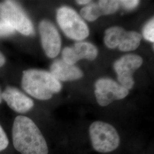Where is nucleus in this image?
Returning <instances> with one entry per match:
<instances>
[{
    "label": "nucleus",
    "instance_id": "nucleus-9",
    "mask_svg": "<svg viewBox=\"0 0 154 154\" xmlns=\"http://www.w3.org/2000/svg\"><path fill=\"white\" fill-rule=\"evenodd\" d=\"M97 55L98 49L94 45L86 42H79L63 50L62 60L70 65H74L83 59L93 61Z\"/></svg>",
    "mask_w": 154,
    "mask_h": 154
},
{
    "label": "nucleus",
    "instance_id": "nucleus-3",
    "mask_svg": "<svg viewBox=\"0 0 154 154\" xmlns=\"http://www.w3.org/2000/svg\"><path fill=\"white\" fill-rule=\"evenodd\" d=\"M89 135L93 149L100 153L112 152L120 144V137L116 130L104 122H93L89 127Z\"/></svg>",
    "mask_w": 154,
    "mask_h": 154
},
{
    "label": "nucleus",
    "instance_id": "nucleus-14",
    "mask_svg": "<svg viewBox=\"0 0 154 154\" xmlns=\"http://www.w3.org/2000/svg\"><path fill=\"white\" fill-rule=\"evenodd\" d=\"M80 14L84 19L88 21H94L103 16L102 11L98 4L93 3L86 6L81 10Z\"/></svg>",
    "mask_w": 154,
    "mask_h": 154
},
{
    "label": "nucleus",
    "instance_id": "nucleus-12",
    "mask_svg": "<svg viewBox=\"0 0 154 154\" xmlns=\"http://www.w3.org/2000/svg\"><path fill=\"white\" fill-rule=\"evenodd\" d=\"M142 35L136 32H125L120 39L118 48L122 51H131L137 49L140 44Z\"/></svg>",
    "mask_w": 154,
    "mask_h": 154
},
{
    "label": "nucleus",
    "instance_id": "nucleus-4",
    "mask_svg": "<svg viewBox=\"0 0 154 154\" xmlns=\"http://www.w3.org/2000/svg\"><path fill=\"white\" fill-rule=\"evenodd\" d=\"M57 20L61 29L69 38L82 41L89 35L87 24L77 11L68 6H62L57 13Z\"/></svg>",
    "mask_w": 154,
    "mask_h": 154
},
{
    "label": "nucleus",
    "instance_id": "nucleus-19",
    "mask_svg": "<svg viewBox=\"0 0 154 154\" xmlns=\"http://www.w3.org/2000/svg\"><path fill=\"white\" fill-rule=\"evenodd\" d=\"M119 5H121L125 9L127 10H132L138 6L139 1L137 0H123L119 1Z\"/></svg>",
    "mask_w": 154,
    "mask_h": 154
},
{
    "label": "nucleus",
    "instance_id": "nucleus-10",
    "mask_svg": "<svg viewBox=\"0 0 154 154\" xmlns=\"http://www.w3.org/2000/svg\"><path fill=\"white\" fill-rule=\"evenodd\" d=\"M1 97L11 109L18 113H26L34 106L32 99L14 87H7L1 93Z\"/></svg>",
    "mask_w": 154,
    "mask_h": 154
},
{
    "label": "nucleus",
    "instance_id": "nucleus-7",
    "mask_svg": "<svg viewBox=\"0 0 154 154\" xmlns=\"http://www.w3.org/2000/svg\"><path fill=\"white\" fill-rule=\"evenodd\" d=\"M142 63L141 57L132 54L124 55L116 61L114 67L121 85L127 90L132 88L134 85L132 75Z\"/></svg>",
    "mask_w": 154,
    "mask_h": 154
},
{
    "label": "nucleus",
    "instance_id": "nucleus-5",
    "mask_svg": "<svg viewBox=\"0 0 154 154\" xmlns=\"http://www.w3.org/2000/svg\"><path fill=\"white\" fill-rule=\"evenodd\" d=\"M0 19L24 35L29 36L34 33L33 23L22 8L14 2L6 1L0 2Z\"/></svg>",
    "mask_w": 154,
    "mask_h": 154
},
{
    "label": "nucleus",
    "instance_id": "nucleus-17",
    "mask_svg": "<svg viewBox=\"0 0 154 154\" xmlns=\"http://www.w3.org/2000/svg\"><path fill=\"white\" fill-rule=\"evenodd\" d=\"M15 32V30L5 21L0 19V37H8Z\"/></svg>",
    "mask_w": 154,
    "mask_h": 154
},
{
    "label": "nucleus",
    "instance_id": "nucleus-18",
    "mask_svg": "<svg viewBox=\"0 0 154 154\" xmlns=\"http://www.w3.org/2000/svg\"><path fill=\"white\" fill-rule=\"evenodd\" d=\"M9 144L8 137L2 127L0 125V151L5 149Z\"/></svg>",
    "mask_w": 154,
    "mask_h": 154
},
{
    "label": "nucleus",
    "instance_id": "nucleus-21",
    "mask_svg": "<svg viewBox=\"0 0 154 154\" xmlns=\"http://www.w3.org/2000/svg\"><path fill=\"white\" fill-rule=\"evenodd\" d=\"M78 4L80 5H86V4H88L89 2H90V1L88 0H79L76 1Z\"/></svg>",
    "mask_w": 154,
    "mask_h": 154
},
{
    "label": "nucleus",
    "instance_id": "nucleus-16",
    "mask_svg": "<svg viewBox=\"0 0 154 154\" xmlns=\"http://www.w3.org/2000/svg\"><path fill=\"white\" fill-rule=\"evenodd\" d=\"M143 36L144 39L151 42L154 41V20L152 18L144 26L143 30Z\"/></svg>",
    "mask_w": 154,
    "mask_h": 154
},
{
    "label": "nucleus",
    "instance_id": "nucleus-8",
    "mask_svg": "<svg viewBox=\"0 0 154 154\" xmlns=\"http://www.w3.org/2000/svg\"><path fill=\"white\" fill-rule=\"evenodd\" d=\"M42 48L49 58L56 57L60 52L61 39L54 25L48 20H42L39 25Z\"/></svg>",
    "mask_w": 154,
    "mask_h": 154
},
{
    "label": "nucleus",
    "instance_id": "nucleus-11",
    "mask_svg": "<svg viewBox=\"0 0 154 154\" xmlns=\"http://www.w3.org/2000/svg\"><path fill=\"white\" fill-rule=\"evenodd\" d=\"M53 77L60 81H72L81 78L83 72L74 65H70L62 60H57L50 66V72Z\"/></svg>",
    "mask_w": 154,
    "mask_h": 154
},
{
    "label": "nucleus",
    "instance_id": "nucleus-1",
    "mask_svg": "<svg viewBox=\"0 0 154 154\" xmlns=\"http://www.w3.org/2000/svg\"><path fill=\"white\" fill-rule=\"evenodd\" d=\"M13 146L21 154H48L47 142L35 123L25 116H17L12 128Z\"/></svg>",
    "mask_w": 154,
    "mask_h": 154
},
{
    "label": "nucleus",
    "instance_id": "nucleus-13",
    "mask_svg": "<svg viewBox=\"0 0 154 154\" xmlns=\"http://www.w3.org/2000/svg\"><path fill=\"white\" fill-rule=\"evenodd\" d=\"M125 30L119 26H112L105 31V45L110 49H115L119 44L120 39Z\"/></svg>",
    "mask_w": 154,
    "mask_h": 154
},
{
    "label": "nucleus",
    "instance_id": "nucleus-2",
    "mask_svg": "<svg viewBox=\"0 0 154 154\" xmlns=\"http://www.w3.org/2000/svg\"><path fill=\"white\" fill-rule=\"evenodd\" d=\"M21 86L26 93L42 100L51 98L62 88L61 82L50 72L38 69L23 71Z\"/></svg>",
    "mask_w": 154,
    "mask_h": 154
},
{
    "label": "nucleus",
    "instance_id": "nucleus-20",
    "mask_svg": "<svg viewBox=\"0 0 154 154\" xmlns=\"http://www.w3.org/2000/svg\"><path fill=\"white\" fill-rule=\"evenodd\" d=\"M5 58L4 55L0 52V67L3 66L5 64Z\"/></svg>",
    "mask_w": 154,
    "mask_h": 154
},
{
    "label": "nucleus",
    "instance_id": "nucleus-15",
    "mask_svg": "<svg viewBox=\"0 0 154 154\" xmlns=\"http://www.w3.org/2000/svg\"><path fill=\"white\" fill-rule=\"evenodd\" d=\"M103 15L111 14L116 13L119 8V1L101 0L98 3Z\"/></svg>",
    "mask_w": 154,
    "mask_h": 154
},
{
    "label": "nucleus",
    "instance_id": "nucleus-6",
    "mask_svg": "<svg viewBox=\"0 0 154 154\" xmlns=\"http://www.w3.org/2000/svg\"><path fill=\"white\" fill-rule=\"evenodd\" d=\"M128 93V90L110 78H100L95 83V95L101 106H107L115 100L123 99Z\"/></svg>",
    "mask_w": 154,
    "mask_h": 154
},
{
    "label": "nucleus",
    "instance_id": "nucleus-22",
    "mask_svg": "<svg viewBox=\"0 0 154 154\" xmlns=\"http://www.w3.org/2000/svg\"><path fill=\"white\" fill-rule=\"evenodd\" d=\"M1 102H2V97H1V93L0 91V103H1Z\"/></svg>",
    "mask_w": 154,
    "mask_h": 154
}]
</instances>
